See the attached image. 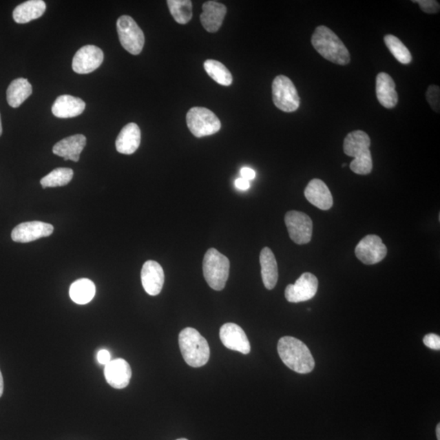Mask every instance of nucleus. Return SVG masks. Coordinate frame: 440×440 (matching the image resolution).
<instances>
[{"mask_svg": "<svg viewBox=\"0 0 440 440\" xmlns=\"http://www.w3.org/2000/svg\"><path fill=\"white\" fill-rule=\"evenodd\" d=\"M85 108V102L80 98L62 95L56 98L52 105V112L56 118H70L82 114Z\"/></svg>", "mask_w": 440, "mask_h": 440, "instance_id": "obj_20", "label": "nucleus"}, {"mask_svg": "<svg viewBox=\"0 0 440 440\" xmlns=\"http://www.w3.org/2000/svg\"><path fill=\"white\" fill-rule=\"evenodd\" d=\"M204 69L214 81L223 86H230L233 83L232 74L226 66L220 61L207 60L204 63Z\"/></svg>", "mask_w": 440, "mask_h": 440, "instance_id": "obj_27", "label": "nucleus"}, {"mask_svg": "<svg viewBox=\"0 0 440 440\" xmlns=\"http://www.w3.org/2000/svg\"><path fill=\"white\" fill-rule=\"evenodd\" d=\"M235 188L240 190H247L250 188V182L243 179V178H238V179L235 181Z\"/></svg>", "mask_w": 440, "mask_h": 440, "instance_id": "obj_36", "label": "nucleus"}, {"mask_svg": "<svg viewBox=\"0 0 440 440\" xmlns=\"http://www.w3.org/2000/svg\"><path fill=\"white\" fill-rule=\"evenodd\" d=\"M165 281L162 266L158 262H145L141 270V282L145 291L151 296H156L161 293Z\"/></svg>", "mask_w": 440, "mask_h": 440, "instance_id": "obj_15", "label": "nucleus"}, {"mask_svg": "<svg viewBox=\"0 0 440 440\" xmlns=\"http://www.w3.org/2000/svg\"><path fill=\"white\" fill-rule=\"evenodd\" d=\"M312 44L324 59L340 65L349 64L350 56L348 48L339 37L326 26L319 25L315 30Z\"/></svg>", "mask_w": 440, "mask_h": 440, "instance_id": "obj_3", "label": "nucleus"}, {"mask_svg": "<svg viewBox=\"0 0 440 440\" xmlns=\"http://www.w3.org/2000/svg\"><path fill=\"white\" fill-rule=\"evenodd\" d=\"M176 440H189V439H185V438H182V439H176Z\"/></svg>", "mask_w": 440, "mask_h": 440, "instance_id": "obj_40", "label": "nucleus"}, {"mask_svg": "<svg viewBox=\"0 0 440 440\" xmlns=\"http://www.w3.org/2000/svg\"><path fill=\"white\" fill-rule=\"evenodd\" d=\"M241 175L243 179L248 181L254 180L255 178V171L250 167H243L241 169Z\"/></svg>", "mask_w": 440, "mask_h": 440, "instance_id": "obj_35", "label": "nucleus"}, {"mask_svg": "<svg viewBox=\"0 0 440 440\" xmlns=\"http://www.w3.org/2000/svg\"><path fill=\"white\" fill-rule=\"evenodd\" d=\"M376 94L379 103L386 109H392L398 103L395 83L388 74L380 73L376 78Z\"/></svg>", "mask_w": 440, "mask_h": 440, "instance_id": "obj_21", "label": "nucleus"}, {"mask_svg": "<svg viewBox=\"0 0 440 440\" xmlns=\"http://www.w3.org/2000/svg\"><path fill=\"white\" fill-rule=\"evenodd\" d=\"M46 11V3L43 0H29L19 4L12 12L13 19L19 24H25L36 20Z\"/></svg>", "mask_w": 440, "mask_h": 440, "instance_id": "obj_24", "label": "nucleus"}, {"mask_svg": "<svg viewBox=\"0 0 440 440\" xmlns=\"http://www.w3.org/2000/svg\"><path fill=\"white\" fill-rule=\"evenodd\" d=\"M141 140V132L136 123L127 124L120 132L115 145L118 153L130 155L139 148Z\"/></svg>", "mask_w": 440, "mask_h": 440, "instance_id": "obj_22", "label": "nucleus"}, {"mask_svg": "<svg viewBox=\"0 0 440 440\" xmlns=\"http://www.w3.org/2000/svg\"><path fill=\"white\" fill-rule=\"evenodd\" d=\"M96 295V286L91 280L83 278L71 284L70 296L74 303L80 305L90 303Z\"/></svg>", "mask_w": 440, "mask_h": 440, "instance_id": "obj_26", "label": "nucleus"}, {"mask_svg": "<svg viewBox=\"0 0 440 440\" xmlns=\"http://www.w3.org/2000/svg\"><path fill=\"white\" fill-rule=\"evenodd\" d=\"M277 350L283 363L291 370L305 375L314 370L315 361L309 348L295 337H282L278 342Z\"/></svg>", "mask_w": 440, "mask_h": 440, "instance_id": "obj_1", "label": "nucleus"}, {"mask_svg": "<svg viewBox=\"0 0 440 440\" xmlns=\"http://www.w3.org/2000/svg\"><path fill=\"white\" fill-rule=\"evenodd\" d=\"M105 377L108 384L115 389L127 388L132 377V368L125 359H117L106 364Z\"/></svg>", "mask_w": 440, "mask_h": 440, "instance_id": "obj_16", "label": "nucleus"}, {"mask_svg": "<svg viewBox=\"0 0 440 440\" xmlns=\"http://www.w3.org/2000/svg\"><path fill=\"white\" fill-rule=\"evenodd\" d=\"M179 345L182 355L189 366H205L210 359V348L205 337L193 328H185L180 333Z\"/></svg>", "mask_w": 440, "mask_h": 440, "instance_id": "obj_4", "label": "nucleus"}, {"mask_svg": "<svg viewBox=\"0 0 440 440\" xmlns=\"http://www.w3.org/2000/svg\"><path fill=\"white\" fill-rule=\"evenodd\" d=\"M74 171L70 168L59 167L49 173L40 180L43 189L67 185L73 179Z\"/></svg>", "mask_w": 440, "mask_h": 440, "instance_id": "obj_29", "label": "nucleus"}, {"mask_svg": "<svg viewBox=\"0 0 440 440\" xmlns=\"http://www.w3.org/2000/svg\"><path fill=\"white\" fill-rule=\"evenodd\" d=\"M273 99L279 109L295 112L300 105V98L295 84L284 75H278L273 83Z\"/></svg>", "mask_w": 440, "mask_h": 440, "instance_id": "obj_8", "label": "nucleus"}, {"mask_svg": "<svg viewBox=\"0 0 440 440\" xmlns=\"http://www.w3.org/2000/svg\"><path fill=\"white\" fill-rule=\"evenodd\" d=\"M384 42L388 48L391 54L395 56L399 63L404 65L410 64L412 61V55L401 40L392 34L386 35Z\"/></svg>", "mask_w": 440, "mask_h": 440, "instance_id": "obj_30", "label": "nucleus"}, {"mask_svg": "<svg viewBox=\"0 0 440 440\" xmlns=\"http://www.w3.org/2000/svg\"><path fill=\"white\" fill-rule=\"evenodd\" d=\"M110 358V354L107 350H101L97 354L98 362L101 364H104V366H106V364H108L111 362Z\"/></svg>", "mask_w": 440, "mask_h": 440, "instance_id": "obj_34", "label": "nucleus"}, {"mask_svg": "<svg viewBox=\"0 0 440 440\" xmlns=\"http://www.w3.org/2000/svg\"><path fill=\"white\" fill-rule=\"evenodd\" d=\"M87 144L85 136L78 134L65 138L53 147V154L64 158L65 161L78 162L80 154Z\"/></svg>", "mask_w": 440, "mask_h": 440, "instance_id": "obj_17", "label": "nucleus"}, {"mask_svg": "<svg viewBox=\"0 0 440 440\" xmlns=\"http://www.w3.org/2000/svg\"><path fill=\"white\" fill-rule=\"evenodd\" d=\"M412 2L419 3L421 10L429 14L439 12V3L434 0H417Z\"/></svg>", "mask_w": 440, "mask_h": 440, "instance_id": "obj_32", "label": "nucleus"}, {"mask_svg": "<svg viewBox=\"0 0 440 440\" xmlns=\"http://www.w3.org/2000/svg\"><path fill=\"white\" fill-rule=\"evenodd\" d=\"M117 30L121 45L132 55H139L145 45V34L130 16L120 17Z\"/></svg>", "mask_w": 440, "mask_h": 440, "instance_id": "obj_7", "label": "nucleus"}, {"mask_svg": "<svg viewBox=\"0 0 440 440\" xmlns=\"http://www.w3.org/2000/svg\"><path fill=\"white\" fill-rule=\"evenodd\" d=\"M203 274L206 282L213 290H224L228 281L230 262L215 248L209 249L203 260Z\"/></svg>", "mask_w": 440, "mask_h": 440, "instance_id": "obj_5", "label": "nucleus"}, {"mask_svg": "<svg viewBox=\"0 0 440 440\" xmlns=\"http://www.w3.org/2000/svg\"><path fill=\"white\" fill-rule=\"evenodd\" d=\"M167 6L177 23L185 25L192 19L193 3L190 0H168Z\"/></svg>", "mask_w": 440, "mask_h": 440, "instance_id": "obj_28", "label": "nucleus"}, {"mask_svg": "<svg viewBox=\"0 0 440 440\" xmlns=\"http://www.w3.org/2000/svg\"><path fill=\"white\" fill-rule=\"evenodd\" d=\"M423 342L430 349L435 350H439L440 349V337L439 335H434V333L426 335L424 337Z\"/></svg>", "mask_w": 440, "mask_h": 440, "instance_id": "obj_33", "label": "nucleus"}, {"mask_svg": "<svg viewBox=\"0 0 440 440\" xmlns=\"http://www.w3.org/2000/svg\"><path fill=\"white\" fill-rule=\"evenodd\" d=\"M284 223L293 242L304 244L309 243L312 240L313 220L305 213L296 211H289L284 216Z\"/></svg>", "mask_w": 440, "mask_h": 440, "instance_id": "obj_9", "label": "nucleus"}, {"mask_svg": "<svg viewBox=\"0 0 440 440\" xmlns=\"http://www.w3.org/2000/svg\"><path fill=\"white\" fill-rule=\"evenodd\" d=\"M3 393V379L1 371H0V397Z\"/></svg>", "mask_w": 440, "mask_h": 440, "instance_id": "obj_37", "label": "nucleus"}, {"mask_svg": "<svg viewBox=\"0 0 440 440\" xmlns=\"http://www.w3.org/2000/svg\"><path fill=\"white\" fill-rule=\"evenodd\" d=\"M304 195L310 203L322 211L330 210L333 207V200L331 191L321 180H311L306 187Z\"/></svg>", "mask_w": 440, "mask_h": 440, "instance_id": "obj_18", "label": "nucleus"}, {"mask_svg": "<svg viewBox=\"0 0 440 440\" xmlns=\"http://www.w3.org/2000/svg\"><path fill=\"white\" fill-rule=\"evenodd\" d=\"M2 133H3L2 120H1V115H0V136H1Z\"/></svg>", "mask_w": 440, "mask_h": 440, "instance_id": "obj_39", "label": "nucleus"}, {"mask_svg": "<svg viewBox=\"0 0 440 440\" xmlns=\"http://www.w3.org/2000/svg\"><path fill=\"white\" fill-rule=\"evenodd\" d=\"M355 253L363 264L373 265L385 259L388 249L379 235H368L358 243Z\"/></svg>", "mask_w": 440, "mask_h": 440, "instance_id": "obj_11", "label": "nucleus"}, {"mask_svg": "<svg viewBox=\"0 0 440 440\" xmlns=\"http://www.w3.org/2000/svg\"><path fill=\"white\" fill-rule=\"evenodd\" d=\"M439 98V87L435 85L430 86L428 89V92H426V100H428L430 107L437 113H439L440 108Z\"/></svg>", "mask_w": 440, "mask_h": 440, "instance_id": "obj_31", "label": "nucleus"}, {"mask_svg": "<svg viewBox=\"0 0 440 440\" xmlns=\"http://www.w3.org/2000/svg\"><path fill=\"white\" fill-rule=\"evenodd\" d=\"M226 13L227 8L224 4L216 1H207L203 4L200 20L208 32L215 33L223 24Z\"/></svg>", "mask_w": 440, "mask_h": 440, "instance_id": "obj_19", "label": "nucleus"}, {"mask_svg": "<svg viewBox=\"0 0 440 440\" xmlns=\"http://www.w3.org/2000/svg\"><path fill=\"white\" fill-rule=\"evenodd\" d=\"M261 275L264 286L271 291L275 288L278 281V266L272 250L264 247L260 257Z\"/></svg>", "mask_w": 440, "mask_h": 440, "instance_id": "obj_23", "label": "nucleus"}, {"mask_svg": "<svg viewBox=\"0 0 440 440\" xmlns=\"http://www.w3.org/2000/svg\"><path fill=\"white\" fill-rule=\"evenodd\" d=\"M186 123L189 131L198 138L214 135L221 128L219 118L211 110L203 107L190 109L186 115Z\"/></svg>", "mask_w": 440, "mask_h": 440, "instance_id": "obj_6", "label": "nucleus"}, {"mask_svg": "<svg viewBox=\"0 0 440 440\" xmlns=\"http://www.w3.org/2000/svg\"><path fill=\"white\" fill-rule=\"evenodd\" d=\"M32 94V86L23 78L13 80L7 90V101L12 108H19Z\"/></svg>", "mask_w": 440, "mask_h": 440, "instance_id": "obj_25", "label": "nucleus"}, {"mask_svg": "<svg viewBox=\"0 0 440 440\" xmlns=\"http://www.w3.org/2000/svg\"><path fill=\"white\" fill-rule=\"evenodd\" d=\"M222 344L227 348L247 355L251 353V344L246 333L234 323H226L220 328Z\"/></svg>", "mask_w": 440, "mask_h": 440, "instance_id": "obj_14", "label": "nucleus"}, {"mask_svg": "<svg viewBox=\"0 0 440 440\" xmlns=\"http://www.w3.org/2000/svg\"><path fill=\"white\" fill-rule=\"evenodd\" d=\"M52 224L43 223L41 221L25 222L17 227L12 232L13 242L28 243L42 238H47L53 233Z\"/></svg>", "mask_w": 440, "mask_h": 440, "instance_id": "obj_13", "label": "nucleus"}, {"mask_svg": "<svg viewBox=\"0 0 440 440\" xmlns=\"http://www.w3.org/2000/svg\"><path fill=\"white\" fill-rule=\"evenodd\" d=\"M104 61V53L95 45H86L74 55L72 67L75 73L87 74L99 68Z\"/></svg>", "mask_w": 440, "mask_h": 440, "instance_id": "obj_12", "label": "nucleus"}, {"mask_svg": "<svg viewBox=\"0 0 440 440\" xmlns=\"http://www.w3.org/2000/svg\"><path fill=\"white\" fill-rule=\"evenodd\" d=\"M437 439L440 440V424H438L437 426Z\"/></svg>", "mask_w": 440, "mask_h": 440, "instance_id": "obj_38", "label": "nucleus"}, {"mask_svg": "<svg viewBox=\"0 0 440 440\" xmlns=\"http://www.w3.org/2000/svg\"><path fill=\"white\" fill-rule=\"evenodd\" d=\"M370 145V136L363 131H355L346 136L344 143V153L348 156L354 158L350 164V168L355 174H370L373 170Z\"/></svg>", "mask_w": 440, "mask_h": 440, "instance_id": "obj_2", "label": "nucleus"}, {"mask_svg": "<svg viewBox=\"0 0 440 440\" xmlns=\"http://www.w3.org/2000/svg\"><path fill=\"white\" fill-rule=\"evenodd\" d=\"M318 280L315 275L305 273L295 284L287 286L284 296L290 303L297 304L308 301L315 297L318 290Z\"/></svg>", "mask_w": 440, "mask_h": 440, "instance_id": "obj_10", "label": "nucleus"}]
</instances>
